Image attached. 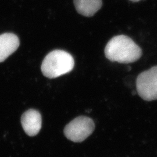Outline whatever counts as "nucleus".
Here are the masks:
<instances>
[{"instance_id":"7","label":"nucleus","mask_w":157,"mask_h":157,"mask_svg":"<svg viewBox=\"0 0 157 157\" xmlns=\"http://www.w3.org/2000/svg\"><path fill=\"white\" fill-rule=\"evenodd\" d=\"M73 2L78 13L86 17L93 16L102 5V0H73Z\"/></svg>"},{"instance_id":"3","label":"nucleus","mask_w":157,"mask_h":157,"mask_svg":"<svg viewBox=\"0 0 157 157\" xmlns=\"http://www.w3.org/2000/svg\"><path fill=\"white\" fill-rule=\"evenodd\" d=\"M94 129L95 124L91 118L80 116L74 119L65 126L64 135L69 140L80 143L91 135Z\"/></svg>"},{"instance_id":"8","label":"nucleus","mask_w":157,"mask_h":157,"mask_svg":"<svg viewBox=\"0 0 157 157\" xmlns=\"http://www.w3.org/2000/svg\"><path fill=\"white\" fill-rule=\"evenodd\" d=\"M130 1L132 2H138V1H140V0H130Z\"/></svg>"},{"instance_id":"5","label":"nucleus","mask_w":157,"mask_h":157,"mask_svg":"<svg viewBox=\"0 0 157 157\" xmlns=\"http://www.w3.org/2000/svg\"><path fill=\"white\" fill-rule=\"evenodd\" d=\"M21 124L25 133L29 136H34L41 128V116L37 111L30 109L25 112L21 118Z\"/></svg>"},{"instance_id":"1","label":"nucleus","mask_w":157,"mask_h":157,"mask_svg":"<svg viewBox=\"0 0 157 157\" xmlns=\"http://www.w3.org/2000/svg\"><path fill=\"white\" fill-rule=\"evenodd\" d=\"M104 52L108 60L121 63L136 62L143 54L140 47L125 35H118L112 38L107 43Z\"/></svg>"},{"instance_id":"2","label":"nucleus","mask_w":157,"mask_h":157,"mask_svg":"<svg viewBox=\"0 0 157 157\" xmlns=\"http://www.w3.org/2000/svg\"><path fill=\"white\" fill-rule=\"evenodd\" d=\"M74 66L73 56L69 52L56 50L51 51L45 56L41 68L45 77L54 78L71 72Z\"/></svg>"},{"instance_id":"6","label":"nucleus","mask_w":157,"mask_h":157,"mask_svg":"<svg viewBox=\"0 0 157 157\" xmlns=\"http://www.w3.org/2000/svg\"><path fill=\"white\" fill-rule=\"evenodd\" d=\"M19 46V40L13 33H4L0 35V62H3Z\"/></svg>"},{"instance_id":"4","label":"nucleus","mask_w":157,"mask_h":157,"mask_svg":"<svg viewBox=\"0 0 157 157\" xmlns=\"http://www.w3.org/2000/svg\"><path fill=\"white\" fill-rule=\"evenodd\" d=\"M136 89L141 98L147 101L157 100V66L140 73L136 79Z\"/></svg>"}]
</instances>
